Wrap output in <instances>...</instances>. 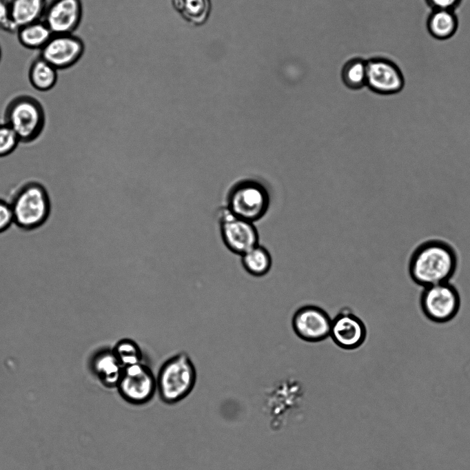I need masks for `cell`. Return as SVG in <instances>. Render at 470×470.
I'll return each mask as SVG.
<instances>
[{"label":"cell","instance_id":"cell-1","mask_svg":"<svg viewBox=\"0 0 470 470\" xmlns=\"http://www.w3.org/2000/svg\"><path fill=\"white\" fill-rule=\"evenodd\" d=\"M458 266V256L453 243L434 238L416 245L409 256L407 267L411 280L423 288L450 281Z\"/></svg>","mask_w":470,"mask_h":470},{"label":"cell","instance_id":"cell-2","mask_svg":"<svg viewBox=\"0 0 470 470\" xmlns=\"http://www.w3.org/2000/svg\"><path fill=\"white\" fill-rule=\"evenodd\" d=\"M156 378V394L161 400L167 405H174L184 400L194 389L196 369L190 356L181 352L162 364Z\"/></svg>","mask_w":470,"mask_h":470},{"label":"cell","instance_id":"cell-3","mask_svg":"<svg viewBox=\"0 0 470 470\" xmlns=\"http://www.w3.org/2000/svg\"><path fill=\"white\" fill-rule=\"evenodd\" d=\"M10 205L14 224L25 230H32L45 224L52 209L48 191L38 183L23 187Z\"/></svg>","mask_w":470,"mask_h":470},{"label":"cell","instance_id":"cell-4","mask_svg":"<svg viewBox=\"0 0 470 470\" xmlns=\"http://www.w3.org/2000/svg\"><path fill=\"white\" fill-rule=\"evenodd\" d=\"M269 203L265 187L256 180L246 179L230 189L225 207L234 215L254 223L266 214Z\"/></svg>","mask_w":470,"mask_h":470},{"label":"cell","instance_id":"cell-5","mask_svg":"<svg viewBox=\"0 0 470 470\" xmlns=\"http://www.w3.org/2000/svg\"><path fill=\"white\" fill-rule=\"evenodd\" d=\"M45 122L44 105L32 96L19 95L8 107L6 123L22 142L35 139L43 130Z\"/></svg>","mask_w":470,"mask_h":470},{"label":"cell","instance_id":"cell-6","mask_svg":"<svg viewBox=\"0 0 470 470\" xmlns=\"http://www.w3.org/2000/svg\"><path fill=\"white\" fill-rule=\"evenodd\" d=\"M419 305L424 316L429 321L444 324L458 315L461 306L460 294L452 283L445 282L423 287Z\"/></svg>","mask_w":470,"mask_h":470},{"label":"cell","instance_id":"cell-7","mask_svg":"<svg viewBox=\"0 0 470 470\" xmlns=\"http://www.w3.org/2000/svg\"><path fill=\"white\" fill-rule=\"evenodd\" d=\"M116 389L126 402L145 405L157 393L156 375L143 362L125 367Z\"/></svg>","mask_w":470,"mask_h":470},{"label":"cell","instance_id":"cell-8","mask_svg":"<svg viewBox=\"0 0 470 470\" xmlns=\"http://www.w3.org/2000/svg\"><path fill=\"white\" fill-rule=\"evenodd\" d=\"M406 80L400 66L392 59L377 56L367 60L366 87L375 94L394 95L402 92Z\"/></svg>","mask_w":470,"mask_h":470},{"label":"cell","instance_id":"cell-9","mask_svg":"<svg viewBox=\"0 0 470 470\" xmlns=\"http://www.w3.org/2000/svg\"><path fill=\"white\" fill-rule=\"evenodd\" d=\"M219 225L224 245L236 255H243L259 243L254 223L234 215L225 207L220 211Z\"/></svg>","mask_w":470,"mask_h":470},{"label":"cell","instance_id":"cell-10","mask_svg":"<svg viewBox=\"0 0 470 470\" xmlns=\"http://www.w3.org/2000/svg\"><path fill=\"white\" fill-rule=\"evenodd\" d=\"M331 318L323 308L306 305L293 314L292 327L295 334L308 343H318L329 337Z\"/></svg>","mask_w":470,"mask_h":470},{"label":"cell","instance_id":"cell-11","mask_svg":"<svg viewBox=\"0 0 470 470\" xmlns=\"http://www.w3.org/2000/svg\"><path fill=\"white\" fill-rule=\"evenodd\" d=\"M367 330L362 320L349 308H343L331 318L329 337L340 348L354 350L366 340Z\"/></svg>","mask_w":470,"mask_h":470},{"label":"cell","instance_id":"cell-12","mask_svg":"<svg viewBox=\"0 0 470 470\" xmlns=\"http://www.w3.org/2000/svg\"><path fill=\"white\" fill-rule=\"evenodd\" d=\"M84 44L72 34H52L41 49V58L57 70L73 65L81 57Z\"/></svg>","mask_w":470,"mask_h":470},{"label":"cell","instance_id":"cell-13","mask_svg":"<svg viewBox=\"0 0 470 470\" xmlns=\"http://www.w3.org/2000/svg\"><path fill=\"white\" fill-rule=\"evenodd\" d=\"M43 16V21L52 34H72L81 19V0H53Z\"/></svg>","mask_w":470,"mask_h":470},{"label":"cell","instance_id":"cell-14","mask_svg":"<svg viewBox=\"0 0 470 470\" xmlns=\"http://www.w3.org/2000/svg\"><path fill=\"white\" fill-rule=\"evenodd\" d=\"M459 20L456 10H431L426 19V28L429 35L438 41L452 38L457 32Z\"/></svg>","mask_w":470,"mask_h":470},{"label":"cell","instance_id":"cell-15","mask_svg":"<svg viewBox=\"0 0 470 470\" xmlns=\"http://www.w3.org/2000/svg\"><path fill=\"white\" fill-rule=\"evenodd\" d=\"M92 367L100 382L110 389L116 387L124 369L112 349L97 354L92 360Z\"/></svg>","mask_w":470,"mask_h":470},{"label":"cell","instance_id":"cell-16","mask_svg":"<svg viewBox=\"0 0 470 470\" xmlns=\"http://www.w3.org/2000/svg\"><path fill=\"white\" fill-rule=\"evenodd\" d=\"M10 7L11 21L18 30L40 20L45 10V0H12Z\"/></svg>","mask_w":470,"mask_h":470},{"label":"cell","instance_id":"cell-17","mask_svg":"<svg viewBox=\"0 0 470 470\" xmlns=\"http://www.w3.org/2000/svg\"><path fill=\"white\" fill-rule=\"evenodd\" d=\"M243 269L249 275L262 277L272 266V258L268 249L259 243L241 256Z\"/></svg>","mask_w":470,"mask_h":470},{"label":"cell","instance_id":"cell-18","mask_svg":"<svg viewBox=\"0 0 470 470\" xmlns=\"http://www.w3.org/2000/svg\"><path fill=\"white\" fill-rule=\"evenodd\" d=\"M57 70L42 58L35 60L29 72L32 86L40 92H47L53 88L57 80Z\"/></svg>","mask_w":470,"mask_h":470},{"label":"cell","instance_id":"cell-19","mask_svg":"<svg viewBox=\"0 0 470 470\" xmlns=\"http://www.w3.org/2000/svg\"><path fill=\"white\" fill-rule=\"evenodd\" d=\"M17 32L20 43L30 49H41L52 36L47 25L40 20L19 28Z\"/></svg>","mask_w":470,"mask_h":470},{"label":"cell","instance_id":"cell-20","mask_svg":"<svg viewBox=\"0 0 470 470\" xmlns=\"http://www.w3.org/2000/svg\"><path fill=\"white\" fill-rule=\"evenodd\" d=\"M341 76L345 85L354 90L366 86L367 60L354 58L343 65Z\"/></svg>","mask_w":470,"mask_h":470},{"label":"cell","instance_id":"cell-21","mask_svg":"<svg viewBox=\"0 0 470 470\" xmlns=\"http://www.w3.org/2000/svg\"><path fill=\"white\" fill-rule=\"evenodd\" d=\"M113 353L125 367L143 362V352L139 344L130 338H122L112 349Z\"/></svg>","mask_w":470,"mask_h":470},{"label":"cell","instance_id":"cell-22","mask_svg":"<svg viewBox=\"0 0 470 470\" xmlns=\"http://www.w3.org/2000/svg\"><path fill=\"white\" fill-rule=\"evenodd\" d=\"M178 3L183 14L194 22L203 21L208 14L207 0H178Z\"/></svg>","mask_w":470,"mask_h":470},{"label":"cell","instance_id":"cell-23","mask_svg":"<svg viewBox=\"0 0 470 470\" xmlns=\"http://www.w3.org/2000/svg\"><path fill=\"white\" fill-rule=\"evenodd\" d=\"M20 141L16 133L7 123L0 125V157L11 154Z\"/></svg>","mask_w":470,"mask_h":470},{"label":"cell","instance_id":"cell-24","mask_svg":"<svg viewBox=\"0 0 470 470\" xmlns=\"http://www.w3.org/2000/svg\"><path fill=\"white\" fill-rule=\"evenodd\" d=\"M13 224L14 218L10 204L0 199V234L6 232Z\"/></svg>","mask_w":470,"mask_h":470},{"label":"cell","instance_id":"cell-25","mask_svg":"<svg viewBox=\"0 0 470 470\" xmlns=\"http://www.w3.org/2000/svg\"><path fill=\"white\" fill-rule=\"evenodd\" d=\"M0 28L10 32L17 31L11 21L10 2L7 0H0Z\"/></svg>","mask_w":470,"mask_h":470},{"label":"cell","instance_id":"cell-26","mask_svg":"<svg viewBox=\"0 0 470 470\" xmlns=\"http://www.w3.org/2000/svg\"><path fill=\"white\" fill-rule=\"evenodd\" d=\"M463 0H425L427 6L431 9H447L456 10Z\"/></svg>","mask_w":470,"mask_h":470},{"label":"cell","instance_id":"cell-27","mask_svg":"<svg viewBox=\"0 0 470 470\" xmlns=\"http://www.w3.org/2000/svg\"><path fill=\"white\" fill-rule=\"evenodd\" d=\"M0 59H1V50H0Z\"/></svg>","mask_w":470,"mask_h":470}]
</instances>
